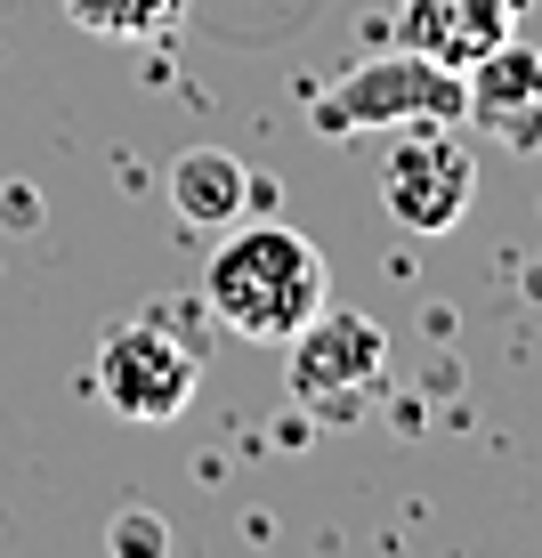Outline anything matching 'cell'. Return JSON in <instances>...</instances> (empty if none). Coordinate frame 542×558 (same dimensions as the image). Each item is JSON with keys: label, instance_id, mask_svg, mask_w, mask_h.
Here are the masks:
<instances>
[{"label": "cell", "instance_id": "1", "mask_svg": "<svg viewBox=\"0 0 542 558\" xmlns=\"http://www.w3.org/2000/svg\"><path fill=\"white\" fill-rule=\"evenodd\" d=\"M333 300V267L300 227H219V252L203 267V307L236 340H284Z\"/></svg>", "mask_w": 542, "mask_h": 558}, {"label": "cell", "instance_id": "2", "mask_svg": "<svg viewBox=\"0 0 542 558\" xmlns=\"http://www.w3.org/2000/svg\"><path fill=\"white\" fill-rule=\"evenodd\" d=\"M405 122H461V73L437 65L421 49H381L364 65H348L316 98L324 138H357V130H405Z\"/></svg>", "mask_w": 542, "mask_h": 558}, {"label": "cell", "instance_id": "3", "mask_svg": "<svg viewBox=\"0 0 542 558\" xmlns=\"http://www.w3.org/2000/svg\"><path fill=\"white\" fill-rule=\"evenodd\" d=\"M381 203L405 235H454L478 203V154L454 122H405L381 154Z\"/></svg>", "mask_w": 542, "mask_h": 558}, {"label": "cell", "instance_id": "4", "mask_svg": "<svg viewBox=\"0 0 542 558\" xmlns=\"http://www.w3.org/2000/svg\"><path fill=\"white\" fill-rule=\"evenodd\" d=\"M284 349H292V364H284L292 405L324 413V421H348L381 389V373H389V332H381L373 316H357V307H333V300H324Z\"/></svg>", "mask_w": 542, "mask_h": 558}, {"label": "cell", "instance_id": "5", "mask_svg": "<svg viewBox=\"0 0 542 558\" xmlns=\"http://www.w3.org/2000/svg\"><path fill=\"white\" fill-rule=\"evenodd\" d=\"M195 380H203L195 349L179 332H162V324H122L98 349V397L122 421H146V429L154 421H179L195 405Z\"/></svg>", "mask_w": 542, "mask_h": 558}, {"label": "cell", "instance_id": "6", "mask_svg": "<svg viewBox=\"0 0 542 558\" xmlns=\"http://www.w3.org/2000/svg\"><path fill=\"white\" fill-rule=\"evenodd\" d=\"M461 122L502 154H542V49L510 33L478 65H461Z\"/></svg>", "mask_w": 542, "mask_h": 558}, {"label": "cell", "instance_id": "7", "mask_svg": "<svg viewBox=\"0 0 542 558\" xmlns=\"http://www.w3.org/2000/svg\"><path fill=\"white\" fill-rule=\"evenodd\" d=\"M389 41L437 57V65H478L494 41H510V0H397Z\"/></svg>", "mask_w": 542, "mask_h": 558}, {"label": "cell", "instance_id": "8", "mask_svg": "<svg viewBox=\"0 0 542 558\" xmlns=\"http://www.w3.org/2000/svg\"><path fill=\"white\" fill-rule=\"evenodd\" d=\"M243 195H251V170L227 146H186L179 162H170V210H179L186 227H203V235L236 227Z\"/></svg>", "mask_w": 542, "mask_h": 558}, {"label": "cell", "instance_id": "9", "mask_svg": "<svg viewBox=\"0 0 542 558\" xmlns=\"http://www.w3.org/2000/svg\"><path fill=\"white\" fill-rule=\"evenodd\" d=\"M65 16L98 41H162L186 16V0H65Z\"/></svg>", "mask_w": 542, "mask_h": 558}, {"label": "cell", "instance_id": "10", "mask_svg": "<svg viewBox=\"0 0 542 558\" xmlns=\"http://www.w3.org/2000/svg\"><path fill=\"white\" fill-rule=\"evenodd\" d=\"M113 543H162V526H146V518H122V526H113Z\"/></svg>", "mask_w": 542, "mask_h": 558}]
</instances>
